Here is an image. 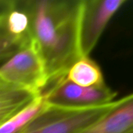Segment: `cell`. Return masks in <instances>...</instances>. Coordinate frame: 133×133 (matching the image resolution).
<instances>
[{
  "label": "cell",
  "instance_id": "obj_2",
  "mask_svg": "<svg viewBox=\"0 0 133 133\" xmlns=\"http://www.w3.org/2000/svg\"><path fill=\"white\" fill-rule=\"evenodd\" d=\"M113 102L85 108L49 104L21 133L79 132L107 113L112 107Z\"/></svg>",
  "mask_w": 133,
  "mask_h": 133
},
{
  "label": "cell",
  "instance_id": "obj_3",
  "mask_svg": "<svg viewBox=\"0 0 133 133\" xmlns=\"http://www.w3.org/2000/svg\"><path fill=\"white\" fill-rule=\"evenodd\" d=\"M0 79L35 96L44 93L49 83L47 72L40 54L31 40L0 66Z\"/></svg>",
  "mask_w": 133,
  "mask_h": 133
},
{
  "label": "cell",
  "instance_id": "obj_1",
  "mask_svg": "<svg viewBox=\"0 0 133 133\" xmlns=\"http://www.w3.org/2000/svg\"><path fill=\"white\" fill-rule=\"evenodd\" d=\"M17 5L27 16L30 40L44 62L48 88L65 78L71 66L83 58L79 41L82 0H17Z\"/></svg>",
  "mask_w": 133,
  "mask_h": 133
},
{
  "label": "cell",
  "instance_id": "obj_4",
  "mask_svg": "<svg viewBox=\"0 0 133 133\" xmlns=\"http://www.w3.org/2000/svg\"><path fill=\"white\" fill-rule=\"evenodd\" d=\"M125 2V0H82L79 41L83 57H89L109 21Z\"/></svg>",
  "mask_w": 133,
  "mask_h": 133
},
{
  "label": "cell",
  "instance_id": "obj_7",
  "mask_svg": "<svg viewBox=\"0 0 133 133\" xmlns=\"http://www.w3.org/2000/svg\"><path fill=\"white\" fill-rule=\"evenodd\" d=\"M65 78L84 87L105 84L101 69L90 57H83L75 62L69 69Z\"/></svg>",
  "mask_w": 133,
  "mask_h": 133
},
{
  "label": "cell",
  "instance_id": "obj_5",
  "mask_svg": "<svg viewBox=\"0 0 133 133\" xmlns=\"http://www.w3.org/2000/svg\"><path fill=\"white\" fill-rule=\"evenodd\" d=\"M51 105L85 108L103 105L114 101L117 93L105 84L84 87L63 78L48 87L42 94Z\"/></svg>",
  "mask_w": 133,
  "mask_h": 133
},
{
  "label": "cell",
  "instance_id": "obj_6",
  "mask_svg": "<svg viewBox=\"0 0 133 133\" xmlns=\"http://www.w3.org/2000/svg\"><path fill=\"white\" fill-rule=\"evenodd\" d=\"M78 133H133V93L114 101L107 113Z\"/></svg>",
  "mask_w": 133,
  "mask_h": 133
},
{
  "label": "cell",
  "instance_id": "obj_10",
  "mask_svg": "<svg viewBox=\"0 0 133 133\" xmlns=\"http://www.w3.org/2000/svg\"><path fill=\"white\" fill-rule=\"evenodd\" d=\"M8 13L0 16V66L30 42L29 36L20 35L12 30L7 20Z\"/></svg>",
  "mask_w": 133,
  "mask_h": 133
},
{
  "label": "cell",
  "instance_id": "obj_11",
  "mask_svg": "<svg viewBox=\"0 0 133 133\" xmlns=\"http://www.w3.org/2000/svg\"><path fill=\"white\" fill-rule=\"evenodd\" d=\"M16 4V0H0V16L5 15L10 12Z\"/></svg>",
  "mask_w": 133,
  "mask_h": 133
},
{
  "label": "cell",
  "instance_id": "obj_8",
  "mask_svg": "<svg viewBox=\"0 0 133 133\" xmlns=\"http://www.w3.org/2000/svg\"><path fill=\"white\" fill-rule=\"evenodd\" d=\"M48 105L43 94L36 97L29 104L0 125V133H21Z\"/></svg>",
  "mask_w": 133,
  "mask_h": 133
},
{
  "label": "cell",
  "instance_id": "obj_12",
  "mask_svg": "<svg viewBox=\"0 0 133 133\" xmlns=\"http://www.w3.org/2000/svg\"><path fill=\"white\" fill-rule=\"evenodd\" d=\"M9 87H13V86H10V85H9V84L4 83L3 81H2V80L0 79V91H2V90L6 89V88Z\"/></svg>",
  "mask_w": 133,
  "mask_h": 133
},
{
  "label": "cell",
  "instance_id": "obj_9",
  "mask_svg": "<svg viewBox=\"0 0 133 133\" xmlns=\"http://www.w3.org/2000/svg\"><path fill=\"white\" fill-rule=\"evenodd\" d=\"M36 97L38 96L15 87L0 91V125L29 104Z\"/></svg>",
  "mask_w": 133,
  "mask_h": 133
}]
</instances>
